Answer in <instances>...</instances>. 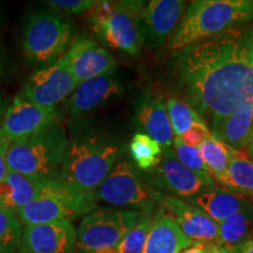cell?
Returning <instances> with one entry per match:
<instances>
[{
    "mask_svg": "<svg viewBox=\"0 0 253 253\" xmlns=\"http://www.w3.org/2000/svg\"><path fill=\"white\" fill-rule=\"evenodd\" d=\"M186 102L210 123L253 101V49L248 28H233L192 43L173 55Z\"/></svg>",
    "mask_w": 253,
    "mask_h": 253,
    "instance_id": "cell-1",
    "label": "cell"
},
{
    "mask_svg": "<svg viewBox=\"0 0 253 253\" xmlns=\"http://www.w3.org/2000/svg\"><path fill=\"white\" fill-rule=\"evenodd\" d=\"M68 129L67 150L58 179L79 194L95 197L97 188L120 161L122 147L84 121L73 120Z\"/></svg>",
    "mask_w": 253,
    "mask_h": 253,
    "instance_id": "cell-2",
    "label": "cell"
},
{
    "mask_svg": "<svg viewBox=\"0 0 253 253\" xmlns=\"http://www.w3.org/2000/svg\"><path fill=\"white\" fill-rule=\"evenodd\" d=\"M253 21V0H196L190 2L169 41L176 55L185 47Z\"/></svg>",
    "mask_w": 253,
    "mask_h": 253,
    "instance_id": "cell-3",
    "label": "cell"
},
{
    "mask_svg": "<svg viewBox=\"0 0 253 253\" xmlns=\"http://www.w3.org/2000/svg\"><path fill=\"white\" fill-rule=\"evenodd\" d=\"M68 144V135L61 122L37 134L15 141L7 150V168L31 178H58Z\"/></svg>",
    "mask_w": 253,
    "mask_h": 253,
    "instance_id": "cell-4",
    "label": "cell"
},
{
    "mask_svg": "<svg viewBox=\"0 0 253 253\" xmlns=\"http://www.w3.org/2000/svg\"><path fill=\"white\" fill-rule=\"evenodd\" d=\"M147 2L138 0L96 1L88 15L89 26L104 45L126 55H138L144 45L141 15Z\"/></svg>",
    "mask_w": 253,
    "mask_h": 253,
    "instance_id": "cell-5",
    "label": "cell"
},
{
    "mask_svg": "<svg viewBox=\"0 0 253 253\" xmlns=\"http://www.w3.org/2000/svg\"><path fill=\"white\" fill-rule=\"evenodd\" d=\"M72 42V25L53 9H37L25 21L21 47L32 65L42 68L52 65L65 55Z\"/></svg>",
    "mask_w": 253,
    "mask_h": 253,
    "instance_id": "cell-6",
    "label": "cell"
},
{
    "mask_svg": "<svg viewBox=\"0 0 253 253\" xmlns=\"http://www.w3.org/2000/svg\"><path fill=\"white\" fill-rule=\"evenodd\" d=\"M97 209L95 197L79 194L58 178L43 181L39 195L18 211L21 225H39L78 219Z\"/></svg>",
    "mask_w": 253,
    "mask_h": 253,
    "instance_id": "cell-7",
    "label": "cell"
},
{
    "mask_svg": "<svg viewBox=\"0 0 253 253\" xmlns=\"http://www.w3.org/2000/svg\"><path fill=\"white\" fill-rule=\"evenodd\" d=\"M160 196L143 182L130 163L123 160L115 164L95 192L97 202L147 213H153L156 204H160Z\"/></svg>",
    "mask_w": 253,
    "mask_h": 253,
    "instance_id": "cell-8",
    "label": "cell"
},
{
    "mask_svg": "<svg viewBox=\"0 0 253 253\" xmlns=\"http://www.w3.org/2000/svg\"><path fill=\"white\" fill-rule=\"evenodd\" d=\"M142 213L144 212L97 208L82 218L77 230V250L80 253H94L114 248L137 223Z\"/></svg>",
    "mask_w": 253,
    "mask_h": 253,
    "instance_id": "cell-9",
    "label": "cell"
},
{
    "mask_svg": "<svg viewBox=\"0 0 253 253\" xmlns=\"http://www.w3.org/2000/svg\"><path fill=\"white\" fill-rule=\"evenodd\" d=\"M78 86L67 65L60 59L30 75L18 95L43 108H55L71 96Z\"/></svg>",
    "mask_w": 253,
    "mask_h": 253,
    "instance_id": "cell-10",
    "label": "cell"
},
{
    "mask_svg": "<svg viewBox=\"0 0 253 253\" xmlns=\"http://www.w3.org/2000/svg\"><path fill=\"white\" fill-rule=\"evenodd\" d=\"M61 113L56 108H43L17 95L9 103L0 128V143L11 145L61 122Z\"/></svg>",
    "mask_w": 253,
    "mask_h": 253,
    "instance_id": "cell-11",
    "label": "cell"
},
{
    "mask_svg": "<svg viewBox=\"0 0 253 253\" xmlns=\"http://www.w3.org/2000/svg\"><path fill=\"white\" fill-rule=\"evenodd\" d=\"M149 185L160 194L177 198H194L207 190V185L177 160L172 148L163 149V155L156 168L149 172Z\"/></svg>",
    "mask_w": 253,
    "mask_h": 253,
    "instance_id": "cell-12",
    "label": "cell"
},
{
    "mask_svg": "<svg viewBox=\"0 0 253 253\" xmlns=\"http://www.w3.org/2000/svg\"><path fill=\"white\" fill-rule=\"evenodd\" d=\"M61 59L78 84L115 72L118 66L114 56L103 46L84 36L73 40L71 47Z\"/></svg>",
    "mask_w": 253,
    "mask_h": 253,
    "instance_id": "cell-13",
    "label": "cell"
},
{
    "mask_svg": "<svg viewBox=\"0 0 253 253\" xmlns=\"http://www.w3.org/2000/svg\"><path fill=\"white\" fill-rule=\"evenodd\" d=\"M77 229L62 220L23 227L17 253H75Z\"/></svg>",
    "mask_w": 253,
    "mask_h": 253,
    "instance_id": "cell-14",
    "label": "cell"
},
{
    "mask_svg": "<svg viewBox=\"0 0 253 253\" xmlns=\"http://www.w3.org/2000/svg\"><path fill=\"white\" fill-rule=\"evenodd\" d=\"M186 8L182 0H151L141 15V30L144 43L158 49L167 43L178 26Z\"/></svg>",
    "mask_w": 253,
    "mask_h": 253,
    "instance_id": "cell-15",
    "label": "cell"
},
{
    "mask_svg": "<svg viewBox=\"0 0 253 253\" xmlns=\"http://www.w3.org/2000/svg\"><path fill=\"white\" fill-rule=\"evenodd\" d=\"M123 84L115 72L107 73L79 84L65 106V112L72 120L99 108L123 94Z\"/></svg>",
    "mask_w": 253,
    "mask_h": 253,
    "instance_id": "cell-16",
    "label": "cell"
},
{
    "mask_svg": "<svg viewBox=\"0 0 253 253\" xmlns=\"http://www.w3.org/2000/svg\"><path fill=\"white\" fill-rule=\"evenodd\" d=\"M160 204L171 214L184 235L192 242L218 245V224L201 208L164 194L160 196Z\"/></svg>",
    "mask_w": 253,
    "mask_h": 253,
    "instance_id": "cell-17",
    "label": "cell"
},
{
    "mask_svg": "<svg viewBox=\"0 0 253 253\" xmlns=\"http://www.w3.org/2000/svg\"><path fill=\"white\" fill-rule=\"evenodd\" d=\"M192 244L171 214L161 207L153 214L142 253H181Z\"/></svg>",
    "mask_w": 253,
    "mask_h": 253,
    "instance_id": "cell-18",
    "label": "cell"
},
{
    "mask_svg": "<svg viewBox=\"0 0 253 253\" xmlns=\"http://www.w3.org/2000/svg\"><path fill=\"white\" fill-rule=\"evenodd\" d=\"M135 119L144 134L157 141L163 149L171 148L175 136L167 110L166 100L153 95L142 96L136 106Z\"/></svg>",
    "mask_w": 253,
    "mask_h": 253,
    "instance_id": "cell-19",
    "label": "cell"
},
{
    "mask_svg": "<svg viewBox=\"0 0 253 253\" xmlns=\"http://www.w3.org/2000/svg\"><path fill=\"white\" fill-rule=\"evenodd\" d=\"M211 134L231 149H248L253 142V101L242 104L226 118L214 122Z\"/></svg>",
    "mask_w": 253,
    "mask_h": 253,
    "instance_id": "cell-20",
    "label": "cell"
},
{
    "mask_svg": "<svg viewBox=\"0 0 253 253\" xmlns=\"http://www.w3.org/2000/svg\"><path fill=\"white\" fill-rule=\"evenodd\" d=\"M43 181L9 171L7 178L0 183V209L18 213L25 205L39 195Z\"/></svg>",
    "mask_w": 253,
    "mask_h": 253,
    "instance_id": "cell-21",
    "label": "cell"
},
{
    "mask_svg": "<svg viewBox=\"0 0 253 253\" xmlns=\"http://www.w3.org/2000/svg\"><path fill=\"white\" fill-rule=\"evenodd\" d=\"M191 201V204L201 208L217 224L251 205L245 197L227 191L225 189H219L217 186L204 190Z\"/></svg>",
    "mask_w": 253,
    "mask_h": 253,
    "instance_id": "cell-22",
    "label": "cell"
},
{
    "mask_svg": "<svg viewBox=\"0 0 253 253\" xmlns=\"http://www.w3.org/2000/svg\"><path fill=\"white\" fill-rule=\"evenodd\" d=\"M253 231V208L249 205L218 224V246L226 251L233 250L251 238Z\"/></svg>",
    "mask_w": 253,
    "mask_h": 253,
    "instance_id": "cell-23",
    "label": "cell"
},
{
    "mask_svg": "<svg viewBox=\"0 0 253 253\" xmlns=\"http://www.w3.org/2000/svg\"><path fill=\"white\" fill-rule=\"evenodd\" d=\"M227 191L253 197V160L242 151L232 149L229 166L221 184Z\"/></svg>",
    "mask_w": 253,
    "mask_h": 253,
    "instance_id": "cell-24",
    "label": "cell"
},
{
    "mask_svg": "<svg viewBox=\"0 0 253 253\" xmlns=\"http://www.w3.org/2000/svg\"><path fill=\"white\" fill-rule=\"evenodd\" d=\"M198 149L201 151L202 158H203L209 173L214 181L221 184V181H223L227 170V166H229L232 149L221 143L220 141L216 140L213 136L205 140L199 145Z\"/></svg>",
    "mask_w": 253,
    "mask_h": 253,
    "instance_id": "cell-25",
    "label": "cell"
},
{
    "mask_svg": "<svg viewBox=\"0 0 253 253\" xmlns=\"http://www.w3.org/2000/svg\"><path fill=\"white\" fill-rule=\"evenodd\" d=\"M130 156L138 169L150 171L160 163L163 155L162 145L144 132H136L129 143Z\"/></svg>",
    "mask_w": 253,
    "mask_h": 253,
    "instance_id": "cell-26",
    "label": "cell"
},
{
    "mask_svg": "<svg viewBox=\"0 0 253 253\" xmlns=\"http://www.w3.org/2000/svg\"><path fill=\"white\" fill-rule=\"evenodd\" d=\"M166 106L175 137H182L197 123H207L186 101L170 96L166 100Z\"/></svg>",
    "mask_w": 253,
    "mask_h": 253,
    "instance_id": "cell-27",
    "label": "cell"
},
{
    "mask_svg": "<svg viewBox=\"0 0 253 253\" xmlns=\"http://www.w3.org/2000/svg\"><path fill=\"white\" fill-rule=\"evenodd\" d=\"M171 148L176 155L177 160L185 168H188L192 173H195L207 185V188H216V181L209 173L198 148L190 147V145L185 144L179 137L173 138Z\"/></svg>",
    "mask_w": 253,
    "mask_h": 253,
    "instance_id": "cell-28",
    "label": "cell"
},
{
    "mask_svg": "<svg viewBox=\"0 0 253 253\" xmlns=\"http://www.w3.org/2000/svg\"><path fill=\"white\" fill-rule=\"evenodd\" d=\"M23 225L17 214L0 209V253H17Z\"/></svg>",
    "mask_w": 253,
    "mask_h": 253,
    "instance_id": "cell-29",
    "label": "cell"
},
{
    "mask_svg": "<svg viewBox=\"0 0 253 253\" xmlns=\"http://www.w3.org/2000/svg\"><path fill=\"white\" fill-rule=\"evenodd\" d=\"M153 213H142L140 219L131 227L121 242L116 245L118 253H142L143 252L145 240L149 232Z\"/></svg>",
    "mask_w": 253,
    "mask_h": 253,
    "instance_id": "cell-30",
    "label": "cell"
},
{
    "mask_svg": "<svg viewBox=\"0 0 253 253\" xmlns=\"http://www.w3.org/2000/svg\"><path fill=\"white\" fill-rule=\"evenodd\" d=\"M93 0H49L46 4L60 14H82L95 5Z\"/></svg>",
    "mask_w": 253,
    "mask_h": 253,
    "instance_id": "cell-31",
    "label": "cell"
},
{
    "mask_svg": "<svg viewBox=\"0 0 253 253\" xmlns=\"http://www.w3.org/2000/svg\"><path fill=\"white\" fill-rule=\"evenodd\" d=\"M211 136H212V134H211V130L209 129L207 123H197V125H195L192 128H190L189 130L179 138H181L185 144L190 145V147L198 148L199 145L203 143L205 140L210 138Z\"/></svg>",
    "mask_w": 253,
    "mask_h": 253,
    "instance_id": "cell-32",
    "label": "cell"
},
{
    "mask_svg": "<svg viewBox=\"0 0 253 253\" xmlns=\"http://www.w3.org/2000/svg\"><path fill=\"white\" fill-rule=\"evenodd\" d=\"M181 253H227L217 244L204 242H195L190 248H188Z\"/></svg>",
    "mask_w": 253,
    "mask_h": 253,
    "instance_id": "cell-33",
    "label": "cell"
},
{
    "mask_svg": "<svg viewBox=\"0 0 253 253\" xmlns=\"http://www.w3.org/2000/svg\"><path fill=\"white\" fill-rule=\"evenodd\" d=\"M9 148V144L0 143V183H2L7 178L8 175V168H7V150Z\"/></svg>",
    "mask_w": 253,
    "mask_h": 253,
    "instance_id": "cell-34",
    "label": "cell"
},
{
    "mask_svg": "<svg viewBox=\"0 0 253 253\" xmlns=\"http://www.w3.org/2000/svg\"><path fill=\"white\" fill-rule=\"evenodd\" d=\"M230 253H253V238H250Z\"/></svg>",
    "mask_w": 253,
    "mask_h": 253,
    "instance_id": "cell-35",
    "label": "cell"
},
{
    "mask_svg": "<svg viewBox=\"0 0 253 253\" xmlns=\"http://www.w3.org/2000/svg\"><path fill=\"white\" fill-rule=\"evenodd\" d=\"M8 106H9V103L7 102V100L0 95V128H1L2 122H4V119H5L6 112H7V109H8Z\"/></svg>",
    "mask_w": 253,
    "mask_h": 253,
    "instance_id": "cell-36",
    "label": "cell"
},
{
    "mask_svg": "<svg viewBox=\"0 0 253 253\" xmlns=\"http://www.w3.org/2000/svg\"><path fill=\"white\" fill-rule=\"evenodd\" d=\"M4 72H5V63H4V59H2L1 52H0V81H1L2 77H4Z\"/></svg>",
    "mask_w": 253,
    "mask_h": 253,
    "instance_id": "cell-37",
    "label": "cell"
},
{
    "mask_svg": "<svg viewBox=\"0 0 253 253\" xmlns=\"http://www.w3.org/2000/svg\"><path fill=\"white\" fill-rule=\"evenodd\" d=\"M248 34H249V38H250V42H251V46H252V49H253V24L250 27H248Z\"/></svg>",
    "mask_w": 253,
    "mask_h": 253,
    "instance_id": "cell-38",
    "label": "cell"
},
{
    "mask_svg": "<svg viewBox=\"0 0 253 253\" xmlns=\"http://www.w3.org/2000/svg\"><path fill=\"white\" fill-rule=\"evenodd\" d=\"M246 150H248V154H249V156L251 157L252 160H253V142H252L251 144H250V147H249L248 149H246Z\"/></svg>",
    "mask_w": 253,
    "mask_h": 253,
    "instance_id": "cell-39",
    "label": "cell"
}]
</instances>
